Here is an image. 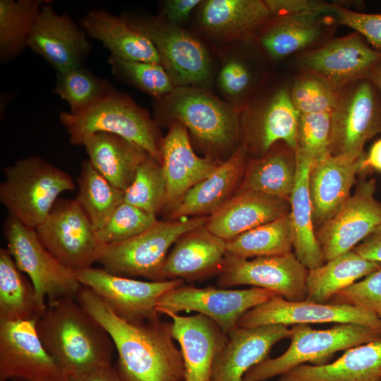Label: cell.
<instances>
[{
  "label": "cell",
  "instance_id": "6da1fadb",
  "mask_svg": "<svg viewBox=\"0 0 381 381\" xmlns=\"http://www.w3.org/2000/svg\"><path fill=\"white\" fill-rule=\"evenodd\" d=\"M75 299L111 337L118 354L116 368L123 381H184L183 358L174 342L171 322H128L83 286Z\"/></svg>",
  "mask_w": 381,
  "mask_h": 381
},
{
  "label": "cell",
  "instance_id": "7a4b0ae2",
  "mask_svg": "<svg viewBox=\"0 0 381 381\" xmlns=\"http://www.w3.org/2000/svg\"><path fill=\"white\" fill-rule=\"evenodd\" d=\"M35 325L44 348L66 378L111 365L115 348L111 337L75 298L47 301Z\"/></svg>",
  "mask_w": 381,
  "mask_h": 381
},
{
  "label": "cell",
  "instance_id": "3957f363",
  "mask_svg": "<svg viewBox=\"0 0 381 381\" xmlns=\"http://www.w3.org/2000/svg\"><path fill=\"white\" fill-rule=\"evenodd\" d=\"M3 171L1 203L8 214L32 229L44 222L61 193L75 187L71 175L36 155L20 159Z\"/></svg>",
  "mask_w": 381,
  "mask_h": 381
},
{
  "label": "cell",
  "instance_id": "277c9868",
  "mask_svg": "<svg viewBox=\"0 0 381 381\" xmlns=\"http://www.w3.org/2000/svg\"><path fill=\"white\" fill-rule=\"evenodd\" d=\"M291 332L286 351L252 367L243 381H265L306 362L323 365L329 363L337 351L381 337V329L351 323L337 324L326 329H314L308 324L294 325Z\"/></svg>",
  "mask_w": 381,
  "mask_h": 381
},
{
  "label": "cell",
  "instance_id": "5b68a950",
  "mask_svg": "<svg viewBox=\"0 0 381 381\" xmlns=\"http://www.w3.org/2000/svg\"><path fill=\"white\" fill-rule=\"evenodd\" d=\"M59 119L71 145H82L85 137L95 133H109L136 144L162 162L155 122L145 110L116 90L79 114L61 111Z\"/></svg>",
  "mask_w": 381,
  "mask_h": 381
},
{
  "label": "cell",
  "instance_id": "8992f818",
  "mask_svg": "<svg viewBox=\"0 0 381 381\" xmlns=\"http://www.w3.org/2000/svg\"><path fill=\"white\" fill-rule=\"evenodd\" d=\"M208 217L184 221H157L131 238L104 244L97 262L107 272L125 277L164 281L163 267L170 247L186 233L205 226Z\"/></svg>",
  "mask_w": 381,
  "mask_h": 381
},
{
  "label": "cell",
  "instance_id": "52a82bcc",
  "mask_svg": "<svg viewBox=\"0 0 381 381\" xmlns=\"http://www.w3.org/2000/svg\"><path fill=\"white\" fill-rule=\"evenodd\" d=\"M6 249L17 267L32 282L42 313L48 301L75 298L82 285L74 271L61 262L42 244L35 229L28 228L8 214L4 223Z\"/></svg>",
  "mask_w": 381,
  "mask_h": 381
},
{
  "label": "cell",
  "instance_id": "ba28073f",
  "mask_svg": "<svg viewBox=\"0 0 381 381\" xmlns=\"http://www.w3.org/2000/svg\"><path fill=\"white\" fill-rule=\"evenodd\" d=\"M329 152L357 159L365 144L381 133V98L367 78L352 82L338 91L330 114Z\"/></svg>",
  "mask_w": 381,
  "mask_h": 381
},
{
  "label": "cell",
  "instance_id": "9c48e42d",
  "mask_svg": "<svg viewBox=\"0 0 381 381\" xmlns=\"http://www.w3.org/2000/svg\"><path fill=\"white\" fill-rule=\"evenodd\" d=\"M160 99L159 113L176 119L205 145L222 148L236 140L239 110L234 105L189 86L176 87Z\"/></svg>",
  "mask_w": 381,
  "mask_h": 381
},
{
  "label": "cell",
  "instance_id": "30bf717a",
  "mask_svg": "<svg viewBox=\"0 0 381 381\" xmlns=\"http://www.w3.org/2000/svg\"><path fill=\"white\" fill-rule=\"evenodd\" d=\"M74 273L82 286L90 289L118 317L133 324L160 320L156 309L160 297L184 284L179 279L141 281L92 267Z\"/></svg>",
  "mask_w": 381,
  "mask_h": 381
},
{
  "label": "cell",
  "instance_id": "8fae6325",
  "mask_svg": "<svg viewBox=\"0 0 381 381\" xmlns=\"http://www.w3.org/2000/svg\"><path fill=\"white\" fill-rule=\"evenodd\" d=\"M35 231L48 250L74 272L91 267L104 246L75 199H58Z\"/></svg>",
  "mask_w": 381,
  "mask_h": 381
},
{
  "label": "cell",
  "instance_id": "7c38bea8",
  "mask_svg": "<svg viewBox=\"0 0 381 381\" xmlns=\"http://www.w3.org/2000/svg\"><path fill=\"white\" fill-rule=\"evenodd\" d=\"M274 292L261 288L230 289L207 286H182L173 289L159 299V314L195 311L214 321L229 334L237 327L239 318L248 310L267 301Z\"/></svg>",
  "mask_w": 381,
  "mask_h": 381
},
{
  "label": "cell",
  "instance_id": "4fadbf2b",
  "mask_svg": "<svg viewBox=\"0 0 381 381\" xmlns=\"http://www.w3.org/2000/svg\"><path fill=\"white\" fill-rule=\"evenodd\" d=\"M308 271L292 252L252 260L226 253L217 286L250 285L270 290L290 301H301L306 298Z\"/></svg>",
  "mask_w": 381,
  "mask_h": 381
},
{
  "label": "cell",
  "instance_id": "5bb4252c",
  "mask_svg": "<svg viewBox=\"0 0 381 381\" xmlns=\"http://www.w3.org/2000/svg\"><path fill=\"white\" fill-rule=\"evenodd\" d=\"M128 20L151 40L176 87L200 84L209 78V54L196 37L159 18Z\"/></svg>",
  "mask_w": 381,
  "mask_h": 381
},
{
  "label": "cell",
  "instance_id": "9a60e30c",
  "mask_svg": "<svg viewBox=\"0 0 381 381\" xmlns=\"http://www.w3.org/2000/svg\"><path fill=\"white\" fill-rule=\"evenodd\" d=\"M374 179L358 182L338 212L315 232L325 262L353 250L381 225Z\"/></svg>",
  "mask_w": 381,
  "mask_h": 381
},
{
  "label": "cell",
  "instance_id": "2e32d148",
  "mask_svg": "<svg viewBox=\"0 0 381 381\" xmlns=\"http://www.w3.org/2000/svg\"><path fill=\"white\" fill-rule=\"evenodd\" d=\"M67 381L44 348L35 320L0 322V381Z\"/></svg>",
  "mask_w": 381,
  "mask_h": 381
},
{
  "label": "cell",
  "instance_id": "e0dca14e",
  "mask_svg": "<svg viewBox=\"0 0 381 381\" xmlns=\"http://www.w3.org/2000/svg\"><path fill=\"white\" fill-rule=\"evenodd\" d=\"M329 322L358 324L381 329L380 319L355 306L319 303L306 299L290 301L278 294L246 311L239 318L237 327L252 328L267 325L288 326Z\"/></svg>",
  "mask_w": 381,
  "mask_h": 381
},
{
  "label": "cell",
  "instance_id": "ac0fdd59",
  "mask_svg": "<svg viewBox=\"0 0 381 381\" xmlns=\"http://www.w3.org/2000/svg\"><path fill=\"white\" fill-rule=\"evenodd\" d=\"M381 59V52L353 32L335 38L301 55L297 65L303 72L316 74L339 91L344 86L367 78Z\"/></svg>",
  "mask_w": 381,
  "mask_h": 381
},
{
  "label": "cell",
  "instance_id": "d6986e66",
  "mask_svg": "<svg viewBox=\"0 0 381 381\" xmlns=\"http://www.w3.org/2000/svg\"><path fill=\"white\" fill-rule=\"evenodd\" d=\"M86 35L66 13H56L48 0L40 11L28 46L61 73L83 67L91 48Z\"/></svg>",
  "mask_w": 381,
  "mask_h": 381
},
{
  "label": "cell",
  "instance_id": "ffe728a7",
  "mask_svg": "<svg viewBox=\"0 0 381 381\" xmlns=\"http://www.w3.org/2000/svg\"><path fill=\"white\" fill-rule=\"evenodd\" d=\"M171 334L180 345L184 381H211L214 361L228 336L208 317L197 313L180 315L169 313Z\"/></svg>",
  "mask_w": 381,
  "mask_h": 381
},
{
  "label": "cell",
  "instance_id": "44dd1931",
  "mask_svg": "<svg viewBox=\"0 0 381 381\" xmlns=\"http://www.w3.org/2000/svg\"><path fill=\"white\" fill-rule=\"evenodd\" d=\"M291 333L282 325L236 327L214 361L211 381H243L246 373L267 359L272 346Z\"/></svg>",
  "mask_w": 381,
  "mask_h": 381
},
{
  "label": "cell",
  "instance_id": "7402d4cb",
  "mask_svg": "<svg viewBox=\"0 0 381 381\" xmlns=\"http://www.w3.org/2000/svg\"><path fill=\"white\" fill-rule=\"evenodd\" d=\"M365 155L357 159L327 155L310 166L308 186L313 224L319 228L331 219L350 197Z\"/></svg>",
  "mask_w": 381,
  "mask_h": 381
},
{
  "label": "cell",
  "instance_id": "603a6c76",
  "mask_svg": "<svg viewBox=\"0 0 381 381\" xmlns=\"http://www.w3.org/2000/svg\"><path fill=\"white\" fill-rule=\"evenodd\" d=\"M160 152L166 183L162 209L174 210L186 193L218 165L211 159L198 157L194 152L187 128L179 122L170 128L160 145Z\"/></svg>",
  "mask_w": 381,
  "mask_h": 381
},
{
  "label": "cell",
  "instance_id": "cb8c5ba5",
  "mask_svg": "<svg viewBox=\"0 0 381 381\" xmlns=\"http://www.w3.org/2000/svg\"><path fill=\"white\" fill-rule=\"evenodd\" d=\"M290 210L287 200L254 190H241L208 216L205 226L227 242L242 233L289 214Z\"/></svg>",
  "mask_w": 381,
  "mask_h": 381
},
{
  "label": "cell",
  "instance_id": "d4e9b609",
  "mask_svg": "<svg viewBox=\"0 0 381 381\" xmlns=\"http://www.w3.org/2000/svg\"><path fill=\"white\" fill-rule=\"evenodd\" d=\"M226 254V241L205 226L181 236L168 254L164 267V280L194 281L219 274Z\"/></svg>",
  "mask_w": 381,
  "mask_h": 381
},
{
  "label": "cell",
  "instance_id": "484cf974",
  "mask_svg": "<svg viewBox=\"0 0 381 381\" xmlns=\"http://www.w3.org/2000/svg\"><path fill=\"white\" fill-rule=\"evenodd\" d=\"M87 35L99 41L111 56L128 61L161 64L151 40L128 18L103 9H92L80 20Z\"/></svg>",
  "mask_w": 381,
  "mask_h": 381
},
{
  "label": "cell",
  "instance_id": "4316f807",
  "mask_svg": "<svg viewBox=\"0 0 381 381\" xmlns=\"http://www.w3.org/2000/svg\"><path fill=\"white\" fill-rule=\"evenodd\" d=\"M279 381H381V337L350 348L327 364L299 365Z\"/></svg>",
  "mask_w": 381,
  "mask_h": 381
},
{
  "label": "cell",
  "instance_id": "83f0119b",
  "mask_svg": "<svg viewBox=\"0 0 381 381\" xmlns=\"http://www.w3.org/2000/svg\"><path fill=\"white\" fill-rule=\"evenodd\" d=\"M246 145H241L225 162L190 188L171 212L174 218L212 215L226 201L238 184L245 165Z\"/></svg>",
  "mask_w": 381,
  "mask_h": 381
},
{
  "label": "cell",
  "instance_id": "f1b7e54d",
  "mask_svg": "<svg viewBox=\"0 0 381 381\" xmlns=\"http://www.w3.org/2000/svg\"><path fill=\"white\" fill-rule=\"evenodd\" d=\"M88 160L112 186L125 191L132 183L137 169L150 155L141 147L109 133H95L85 137Z\"/></svg>",
  "mask_w": 381,
  "mask_h": 381
},
{
  "label": "cell",
  "instance_id": "f546056e",
  "mask_svg": "<svg viewBox=\"0 0 381 381\" xmlns=\"http://www.w3.org/2000/svg\"><path fill=\"white\" fill-rule=\"evenodd\" d=\"M327 14L274 17L260 35V43L274 60L310 47L326 37L332 20Z\"/></svg>",
  "mask_w": 381,
  "mask_h": 381
},
{
  "label": "cell",
  "instance_id": "4dcf8cb0",
  "mask_svg": "<svg viewBox=\"0 0 381 381\" xmlns=\"http://www.w3.org/2000/svg\"><path fill=\"white\" fill-rule=\"evenodd\" d=\"M296 179L289 199L293 248L298 260L310 270L322 266L325 262L314 231L308 186V172L312 164L301 157L296 156Z\"/></svg>",
  "mask_w": 381,
  "mask_h": 381
},
{
  "label": "cell",
  "instance_id": "1f68e13d",
  "mask_svg": "<svg viewBox=\"0 0 381 381\" xmlns=\"http://www.w3.org/2000/svg\"><path fill=\"white\" fill-rule=\"evenodd\" d=\"M380 269L381 263L365 259L351 250L308 271L306 299L327 303L341 291Z\"/></svg>",
  "mask_w": 381,
  "mask_h": 381
},
{
  "label": "cell",
  "instance_id": "d6a6232c",
  "mask_svg": "<svg viewBox=\"0 0 381 381\" xmlns=\"http://www.w3.org/2000/svg\"><path fill=\"white\" fill-rule=\"evenodd\" d=\"M200 16L207 31L224 37L248 33L273 17L265 1L260 0L205 1Z\"/></svg>",
  "mask_w": 381,
  "mask_h": 381
},
{
  "label": "cell",
  "instance_id": "836d02e7",
  "mask_svg": "<svg viewBox=\"0 0 381 381\" xmlns=\"http://www.w3.org/2000/svg\"><path fill=\"white\" fill-rule=\"evenodd\" d=\"M296 174V152L285 145L251 162L238 191L254 190L289 201Z\"/></svg>",
  "mask_w": 381,
  "mask_h": 381
},
{
  "label": "cell",
  "instance_id": "e575fe53",
  "mask_svg": "<svg viewBox=\"0 0 381 381\" xmlns=\"http://www.w3.org/2000/svg\"><path fill=\"white\" fill-rule=\"evenodd\" d=\"M299 115L289 92L285 89L278 90L251 125V141L265 153L279 140L296 150Z\"/></svg>",
  "mask_w": 381,
  "mask_h": 381
},
{
  "label": "cell",
  "instance_id": "d590c367",
  "mask_svg": "<svg viewBox=\"0 0 381 381\" xmlns=\"http://www.w3.org/2000/svg\"><path fill=\"white\" fill-rule=\"evenodd\" d=\"M40 310L34 286L6 248L0 249V322L36 320Z\"/></svg>",
  "mask_w": 381,
  "mask_h": 381
},
{
  "label": "cell",
  "instance_id": "8d00e7d4",
  "mask_svg": "<svg viewBox=\"0 0 381 381\" xmlns=\"http://www.w3.org/2000/svg\"><path fill=\"white\" fill-rule=\"evenodd\" d=\"M290 214L260 225L226 242V253L243 258L282 255L291 252Z\"/></svg>",
  "mask_w": 381,
  "mask_h": 381
},
{
  "label": "cell",
  "instance_id": "74e56055",
  "mask_svg": "<svg viewBox=\"0 0 381 381\" xmlns=\"http://www.w3.org/2000/svg\"><path fill=\"white\" fill-rule=\"evenodd\" d=\"M77 184L75 200L98 231L123 202L124 191L112 186L88 159L81 164Z\"/></svg>",
  "mask_w": 381,
  "mask_h": 381
},
{
  "label": "cell",
  "instance_id": "f35d334b",
  "mask_svg": "<svg viewBox=\"0 0 381 381\" xmlns=\"http://www.w3.org/2000/svg\"><path fill=\"white\" fill-rule=\"evenodd\" d=\"M48 0L0 1V59L19 56L28 40L42 6Z\"/></svg>",
  "mask_w": 381,
  "mask_h": 381
},
{
  "label": "cell",
  "instance_id": "ab89813d",
  "mask_svg": "<svg viewBox=\"0 0 381 381\" xmlns=\"http://www.w3.org/2000/svg\"><path fill=\"white\" fill-rule=\"evenodd\" d=\"M114 90L109 81L80 67L57 73L54 92L67 102L68 112L76 115L87 110Z\"/></svg>",
  "mask_w": 381,
  "mask_h": 381
},
{
  "label": "cell",
  "instance_id": "60d3db41",
  "mask_svg": "<svg viewBox=\"0 0 381 381\" xmlns=\"http://www.w3.org/2000/svg\"><path fill=\"white\" fill-rule=\"evenodd\" d=\"M166 183L161 163L150 155L140 164L123 202L156 215L163 207Z\"/></svg>",
  "mask_w": 381,
  "mask_h": 381
},
{
  "label": "cell",
  "instance_id": "b9f144b4",
  "mask_svg": "<svg viewBox=\"0 0 381 381\" xmlns=\"http://www.w3.org/2000/svg\"><path fill=\"white\" fill-rule=\"evenodd\" d=\"M112 73L143 92L160 99L171 93L175 86L162 64L120 59H108Z\"/></svg>",
  "mask_w": 381,
  "mask_h": 381
},
{
  "label": "cell",
  "instance_id": "7bdbcfd3",
  "mask_svg": "<svg viewBox=\"0 0 381 381\" xmlns=\"http://www.w3.org/2000/svg\"><path fill=\"white\" fill-rule=\"evenodd\" d=\"M289 94L299 114H331L338 97V91L326 80L308 72H303L294 80Z\"/></svg>",
  "mask_w": 381,
  "mask_h": 381
},
{
  "label": "cell",
  "instance_id": "ee69618b",
  "mask_svg": "<svg viewBox=\"0 0 381 381\" xmlns=\"http://www.w3.org/2000/svg\"><path fill=\"white\" fill-rule=\"evenodd\" d=\"M330 128L329 113L300 114L296 130V156L313 164L329 155Z\"/></svg>",
  "mask_w": 381,
  "mask_h": 381
},
{
  "label": "cell",
  "instance_id": "f6af8a7d",
  "mask_svg": "<svg viewBox=\"0 0 381 381\" xmlns=\"http://www.w3.org/2000/svg\"><path fill=\"white\" fill-rule=\"evenodd\" d=\"M157 221L156 215L123 202L97 233L102 243L109 244L138 235Z\"/></svg>",
  "mask_w": 381,
  "mask_h": 381
},
{
  "label": "cell",
  "instance_id": "bcb514c9",
  "mask_svg": "<svg viewBox=\"0 0 381 381\" xmlns=\"http://www.w3.org/2000/svg\"><path fill=\"white\" fill-rule=\"evenodd\" d=\"M328 303L355 306L381 320V269L341 291Z\"/></svg>",
  "mask_w": 381,
  "mask_h": 381
},
{
  "label": "cell",
  "instance_id": "7dc6e473",
  "mask_svg": "<svg viewBox=\"0 0 381 381\" xmlns=\"http://www.w3.org/2000/svg\"><path fill=\"white\" fill-rule=\"evenodd\" d=\"M333 4L332 15L339 24L352 28L381 52V13H364Z\"/></svg>",
  "mask_w": 381,
  "mask_h": 381
},
{
  "label": "cell",
  "instance_id": "c3c4849f",
  "mask_svg": "<svg viewBox=\"0 0 381 381\" xmlns=\"http://www.w3.org/2000/svg\"><path fill=\"white\" fill-rule=\"evenodd\" d=\"M218 84L226 95L235 97L241 95L248 87L250 75L246 66L240 61H227L218 75Z\"/></svg>",
  "mask_w": 381,
  "mask_h": 381
},
{
  "label": "cell",
  "instance_id": "681fc988",
  "mask_svg": "<svg viewBox=\"0 0 381 381\" xmlns=\"http://www.w3.org/2000/svg\"><path fill=\"white\" fill-rule=\"evenodd\" d=\"M273 17L304 14H332L334 4L317 0H265Z\"/></svg>",
  "mask_w": 381,
  "mask_h": 381
},
{
  "label": "cell",
  "instance_id": "f907efd6",
  "mask_svg": "<svg viewBox=\"0 0 381 381\" xmlns=\"http://www.w3.org/2000/svg\"><path fill=\"white\" fill-rule=\"evenodd\" d=\"M200 0H168L163 8V16L169 23L176 25L186 20Z\"/></svg>",
  "mask_w": 381,
  "mask_h": 381
},
{
  "label": "cell",
  "instance_id": "816d5d0a",
  "mask_svg": "<svg viewBox=\"0 0 381 381\" xmlns=\"http://www.w3.org/2000/svg\"><path fill=\"white\" fill-rule=\"evenodd\" d=\"M353 250L365 259L381 263V225Z\"/></svg>",
  "mask_w": 381,
  "mask_h": 381
},
{
  "label": "cell",
  "instance_id": "f5cc1de1",
  "mask_svg": "<svg viewBox=\"0 0 381 381\" xmlns=\"http://www.w3.org/2000/svg\"><path fill=\"white\" fill-rule=\"evenodd\" d=\"M67 381H123L112 365L92 369L67 377Z\"/></svg>",
  "mask_w": 381,
  "mask_h": 381
},
{
  "label": "cell",
  "instance_id": "db71d44e",
  "mask_svg": "<svg viewBox=\"0 0 381 381\" xmlns=\"http://www.w3.org/2000/svg\"><path fill=\"white\" fill-rule=\"evenodd\" d=\"M362 169L363 172L370 169L381 172V138L373 143L369 152L365 156Z\"/></svg>",
  "mask_w": 381,
  "mask_h": 381
},
{
  "label": "cell",
  "instance_id": "11a10c76",
  "mask_svg": "<svg viewBox=\"0 0 381 381\" xmlns=\"http://www.w3.org/2000/svg\"><path fill=\"white\" fill-rule=\"evenodd\" d=\"M367 79L375 86L381 98V59L370 71Z\"/></svg>",
  "mask_w": 381,
  "mask_h": 381
},
{
  "label": "cell",
  "instance_id": "9f6ffc18",
  "mask_svg": "<svg viewBox=\"0 0 381 381\" xmlns=\"http://www.w3.org/2000/svg\"><path fill=\"white\" fill-rule=\"evenodd\" d=\"M11 381H28V380H22V379H14V380H12Z\"/></svg>",
  "mask_w": 381,
  "mask_h": 381
}]
</instances>
